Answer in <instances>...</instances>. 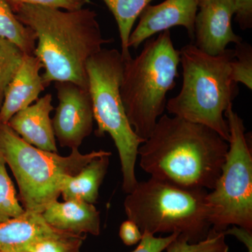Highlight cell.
Instances as JSON below:
<instances>
[{
	"label": "cell",
	"mask_w": 252,
	"mask_h": 252,
	"mask_svg": "<svg viewBox=\"0 0 252 252\" xmlns=\"http://www.w3.org/2000/svg\"><path fill=\"white\" fill-rule=\"evenodd\" d=\"M0 252H2L0 251Z\"/></svg>",
	"instance_id": "obj_29"
},
{
	"label": "cell",
	"mask_w": 252,
	"mask_h": 252,
	"mask_svg": "<svg viewBox=\"0 0 252 252\" xmlns=\"http://www.w3.org/2000/svg\"><path fill=\"white\" fill-rule=\"evenodd\" d=\"M234 57V49H226L211 56L195 44L182 47V86L178 94L167 100L165 109L169 114L207 126L229 142V127L224 114L233 106L239 92L230 72Z\"/></svg>",
	"instance_id": "obj_3"
},
{
	"label": "cell",
	"mask_w": 252,
	"mask_h": 252,
	"mask_svg": "<svg viewBox=\"0 0 252 252\" xmlns=\"http://www.w3.org/2000/svg\"><path fill=\"white\" fill-rule=\"evenodd\" d=\"M206 189L187 188L151 177L127 193V220L141 232L179 233L190 243L204 240L212 228Z\"/></svg>",
	"instance_id": "obj_5"
},
{
	"label": "cell",
	"mask_w": 252,
	"mask_h": 252,
	"mask_svg": "<svg viewBox=\"0 0 252 252\" xmlns=\"http://www.w3.org/2000/svg\"><path fill=\"white\" fill-rule=\"evenodd\" d=\"M55 229L77 235L100 233L99 212L93 204L77 200H56L41 213Z\"/></svg>",
	"instance_id": "obj_14"
},
{
	"label": "cell",
	"mask_w": 252,
	"mask_h": 252,
	"mask_svg": "<svg viewBox=\"0 0 252 252\" xmlns=\"http://www.w3.org/2000/svg\"><path fill=\"white\" fill-rule=\"evenodd\" d=\"M124 61L117 49H102L86 63L89 89L97 124L95 135L108 133L117 147L123 175V189L130 193L138 184L135 164L144 140L132 129L120 94Z\"/></svg>",
	"instance_id": "obj_7"
},
{
	"label": "cell",
	"mask_w": 252,
	"mask_h": 252,
	"mask_svg": "<svg viewBox=\"0 0 252 252\" xmlns=\"http://www.w3.org/2000/svg\"><path fill=\"white\" fill-rule=\"evenodd\" d=\"M111 156L112 154H107L95 158L77 175L66 177L61 190L64 200H77L94 205L108 170Z\"/></svg>",
	"instance_id": "obj_16"
},
{
	"label": "cell",
	"mask_w": 252,
	"mask_h": 252,
	"mask_svg": "<svg viewBox=\"0 0 252 252\" xmlns=\"http://www.w3.org/2000/svg\"><path fill=\"white\" fill-rule=\"evenodd\" d=\"M235 57L230 63L233 81L252 89V48L250 44L242 41L235 44Z\"/></svg>",
	"instance_id": "obj_23"
},
{
	"label": "cell",
	"mask_w": 252,
	"mask_h": 252,
	"mask_svg": "<svg viewBox=\"0 0 252 252\" xmlns=\"http://www.w3.org/2000/svg\"><path fill=\"white\" fill-rule=\"evenodd\" d=\"M235 21L243 31L252 28V0H234Z\"/></svg>",
	"instance_id": "obj_26"
},
{
	"label": "cell",
	"mask_w": 252,
	"mask_h": 252,
	"mask_svg": "<svg viewBox=\"0 0 252 252\" xmlns=\"http://www.w3.org/2000/svg\"><path fill=\"white\" fill-rule=\"evenodd\" d=\"M235 10L234 0H199L195 45L207 54L217 56L230 43H241L243 38L235 34L232 28Z\"/></svg>",
	"instance_id": "obj_10"
},
{
	"label": "cell",
	"mask_w": 252,
	"mask_h": 252,
	"mask_svg": "<svg viewBox=\"0 0 252 252\" xmlns=\"http://www.w3.org/2000/svg\"><path fill=\"white\" fill-rule=\"evenodd\" d=\"M119 236L126 245L132 246L140 243L142 233L133 221L127 220L123 222L121 225Z\"/></svg>",
	"instance_id": "obj_27"
},
{
	"label": "cell",
	"mask_w": 252,
	"mask_h": 252,
	"mask_svg": "<svg viewBox=\"0 0 252 252\" xmlns=\"http://www.w3.org/2000/svg\"><path fill=\"white\" fill-rule=\"evenodd\" d=\"M25 56L18 46L0 36V107L5 90L21 67Z\"/></svg>",
	"instance_id": "obj_19"
},
{
	"label": "cell",
	"mask_w": 252,
	"mask_h": 252,
	"mask_svg": "<svg viewBox=\"0 0 252 252\" xmlns=\"http://www.w3.org/2000/svg\"><path fill=\"white\" fill-rule=\"evenodd\" d=\"M0 36L14 43L25 54H34L37 41L35 33L18 19L4 0H0Z\"/></svg>",
	"instance_id": "obj_18"
},
{
	"label": "cell",
	"mask_w": 252,
	"mask_h": 252,
	"mask_svg": "<svg viewBox=\"0 0 252 252\" xmlns=\"http://www.w3.org/2000/svg\"><path fill=\"white\" fill-rule=\"evenodd\" d=\"M179 235L174 233L165 238H157L152 233L144 232L138 246L132 252H162Z\"/></svg>",
	"instance_id": "obj_25"
},
{
	"label": "cell",
	"mask_w": 252,
	"mask_h": 252,
	"mask_svg": "<svg viewBox=\"0 0 252 252\" xmlns=\"http://www.w3.org/2000/svg\"><path fill=\"white\" fill-rule=\"evenodd\" d=\"M0 155V223L21 216L26 210L18 201L16 189Z\"/></svg>",
	"instance_id": "obj_20"
},
{
	"label": "cell",
	"mask_w": 252,
	"mask_h": 252,
	"mask_svg": "<svg viewBox=\"0 0 252 252\" xmlns=\"http://www.w3.org/2000/svg\"><path fill=\"white\" fill-rule=\"evenodd\" d=\"M61 232L48 224L41 213L26 211L0 223V251L28 252L33 244Z\"/></svg>",
	"instance_id": "obj_15"
},
{
	"label": "cell",
	"mask_w": 252,
	"mask_h": 252,
	"mask_svg": "<svg viewBox=\"0 0 252 252\" xmlns=\"http://www.w3.org/2000/svg\"><path fill=\"white\" fill-rule=\"evenodd\" d=\"M165 250L167 252H229L223 232L212 228L206 238L198 243H189L186 237L179 235Z\"/></svg>",
	"instance_id": "obj_21"
},
{
	"label": "cell",
	"mask_w": 252,
	"mask_h": 252,
	"mask_svg": "<svg viewBox=\"0 0 252 252\" xmlns=\"http://www.w3.org/2000/svg\"><path fill=\"white\" fill-rule=\"evenodd\" d=\"M117 21L123 60L124 62L131 59L129 51V37L136 20L146 6L153 0H102Z\"/></svg>",
	"instance_id": "obj_17"
},
{
	"label": "cell",
	"mask_w": 252,
	"mask_h": 252,
	"mask_svg": "<svg viewBox=\"0 0 252 252\" xmlns=\"http://www.w3.org/2000/svg\"><path fill=\"white\" fill-rule=\"evenodd\" d=\"M229 144L215 130L163 114L138 149L140 165L151 177L212 190L221 174Z\"/></svg>",
	"instance_id": "obj_1"
},
{
	"label": "cell",
	"mask_w": 252,
	"mask_h": 252,
	"mask_svg": "<svg viewBox=\"0 0 252 252\" xmlns=\"http://www.w3.org/2000/svg\"><path fill=\"white\" fill-rule=\"evenodd\" d=\"M42 64L34 55H26L21 67L5 90L0 107V123L8 124L15 114L31 105L45 90L40 70Z\"/></svg>",
	"instance_id": "obj_13"
},
{
	"label": "cell",
	"mask_w": 252,
	"mask_h": 252,
	"mask_svg": "<svg viewBox=\"0 0 252 252\" xmlns=\"http://www.w3.org/2000/svg\"><path fill=\"white\" fill-rule=\"evenodd\" d=\"M53 97L46 94L36 103L15 114L8 125L25 142L46 152L57 153L52 119L50 114L54 110Z\"/></svg>",
	"instance_id": "obj_12"
},
{
	"label": "cell",
	"mask_w": 252,
	"mask_h": 252,
	"mask_svg": "<svg viewBox=\"0 0 252 252\" xmlns=\"http://www.w3.org/2000/svg\"><path fill=\"white\" fill-rule=\"evenodd\" d=\"M9 5L11 9L14 10L22 4L40 5L58 8L67 11H74L82 9L89 0H4Z\"/></svg>",
	"instance_id": "obj_24"
},
{
	"label": "cell",
	"mask_w": 252,
	"mask_h": 252,
	"mask_svg": "<svg viewBox=\"0 0 252 252\" xmlns=\"http://www.w3.org/2000/svg\"><path fill=\"white\" fill-rule=\"evenodd\" d=\"M107 154L112 153L81 154L75 149L62 157L27 143L7 124L0 123V155L16 179L26 211L42 213L58 200L66 177L77 175L93 159Z\"/></svg>",
	"instance_id": "obj_6"
},
{
	"label": "cell",
	"mask_w": 252,
	"mask_h": 252,
	"mask_svg": "<svg viewBox=\"0 0 252 252\" xmlns=\"http://www.w3.org/2000/svg\"><path fill=\"white\" fill-rule=\"evenodd\" d=\"M198 2L199 0H165L159 4L146 6L129 37V49H137L154 34L175 26L185 28L189 36L194 39Z\"/></svg>",
	"instance_id": "obj_11"
},
{
	"label": "cell",
	"mask_w": 252,
	"mask_h": 252,
	"mask_svg": "<svg viewBox=\"0 0 252 252\" xmlns=\"http://www.w3.org/2000/svg\"><path fill=\"white\" fill-rule=\"evenodd\" d=\"M144 42L138 56L124 62L120 94L130 126L145 141L165 111L167 94L176 85L180 51L174 46L170 30Z\"/></svg>",
	"instance_id": "obj_4"
},
{
	"label": "cell",
	"mask_w": 252,
	"mask_h": 252,
	"mask_svg": "<svg viewBox=\"0 0 252 252\" xmlns=\"http://www.w3.org/2000/svg\"><path fill=\"white\" fill-rule=\"evenodd\" d=\"M229 149L221 174L206 200L212 228L224 232L230 225L252 231V154L243 119L233 109L224 114Z\"/></svg>",
	"instance_id": "obj_8"
},
{
	"label": "cell",
	"mask_w": 252,
	"mask_h": 252,
	"mask_svg": "<svg viewBox=\"0 0 252 252\" xmlns=\"http://www.w3.org/2000/svg\"><path fill=\"white\" fill-rule=\"evenodd\" d=\"M59 105L52 119L55 137L61 147L77 149L91 135L94 112L89 89L69 82L55 83Z\"/></svg>",
	"instance_id": "obj_9"
},
{
	"label": "cell",
	"mask_w": 252,
	"mask_h": 252,
	"mask_svg": "<svg viewBox=\"0 0 252 252\" xmlns=\"http://www.w3.org/2000/svg\"><path fill=\"white\" fill-rule=\"evenodd\" d=\"M16 17L35 33L34 56L44 72L43 83L69 81L89 89L86 63L106 44L97 14L89 8L67 11L40 5L22 4L13 10Z\"/></svg>",
	"instance_id": "obj_2"
},
{
	"label": "cell",
	"mask_w": 252,
	"mask_h": 252,
	"mask_svg": "<svg viewBox=\"0 0 252 252\" xmlns=\"http://www.w3.org/2000/svg\"><path fill=\"white\" fill-rule=\"evenodd\" d=\"M223 233L225 235H233L245 245L248 252H252V231L233 225V228L225 230Z\"/></svg>",
	"instance_id": "obj_28"
},
{
	"label": "cell",
	"mask_w": 252,
	"mask_h": 252,
	"mask_svg": "<svg viewBox=\"0 0 252 252\" xmlns=\"http://www.w3.org/2000/svg\"><path fill=\"white\" fill-rule=\"evenodd\" d=\"M85 235L61 232L33 244L28 252H80Z\"/></svg>",
	"instance_id": "obj_22"
}]
</instances>
